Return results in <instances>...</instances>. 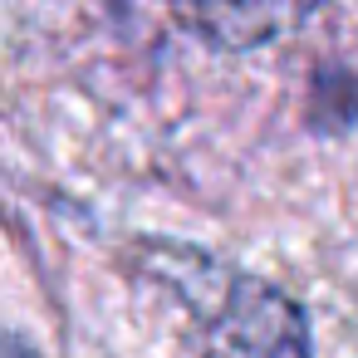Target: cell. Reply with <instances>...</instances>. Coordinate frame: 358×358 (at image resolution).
<instances>
[{
	"label": "cell",
	"mask_w": 358,
	"mask_h": 358,
	"mask_svg": "<svg viewBox=\"0 0 358 358\" xmlns=\"http://www.w3.org/2000/svg\"><path fill=\"white\" fill-rule=\"evenodd\" d=\"M177 285L201 309L216 358H309V329L275 285L255 275H236V270H221L211 280L216 294H206L192 280H177Z\"/></svg>",
	"instance_id": "cell-1"
}]
</instances>
